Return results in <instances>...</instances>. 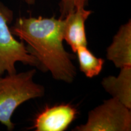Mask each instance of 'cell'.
<instances>
[{
    "mask_svg": "<svg viewBox=\"0 0 131 131\" xmlns=\"http://www.w3.org/2000/svg\"><path fill=\"white\" fill-rule=\"evenodd\" d=\"M63 19L55 17H20L10 29L27 44V50L37 59L39 69L50 72L55 80L72 83L76 77L73 55L63 44Z\"/></svg>",
    "mask_w": 131,
    "mask_h": 131,
    "instance_id": "cell-1",
    "label": "cell"
},
{
    "mask_svg": "<svg viewBox=\"0 0 131 131\" xmlns=\"http://www.w3.org/2000/svg\"><path fill=\"white\" fill-rule=\"evenodd\" d=\"M36 70L0 77V123L9 130L14 129L12 117L15 111L26 101L41 97L45 88L34 81Z\"/></svg>",
    "mask_w": 131,
    "mask_h": 131,
    "instance_id": "cell-2",
    "label": "cell"
},
{
    "mask_svg": "<svg viewBox=\"0 0 131 131\" xmlns=\"http://www.w3.org/2000/svg\"><path fill=\"white\" fill-rule=\"evenodd\" d=\"M12 18V12L0 3V77L5 73H16L17 62L39 69L38 62L29 53L24 42L16 40L11 32L9 24Z\"/></svg>",
    "mask_w": 131,
    "mask_h": 131,
    "instance_id": "cell-3",
    "label": "cell"
},
{
    "mask_svg": "<svg viewBox=\"0 0 131 131\" xmlns=\"http://www.w3.org/2000/svg\"><path fill=\"white\" fill-rule=\"evenodd\" d=\"M130 109L112 97L91 111L86 123L77 126V131H130Z\"/></svg>",
    "mask_w": 131,
    "mask_h": 131,
    "instance_id": "cell-4",
    "label": "cell"
},
{
    "mask_svg": "<svg viewBox=\"0 0 131 131\" xmlns=\"http://www.w3.org/2000/svg\"><path fill=\"white\" fill-rule=\"evenodd\" d=\"M77 115V110L69 104L47 107L36 117L31 127L37 131H63Z\"/></svg>",
    "mask_w": 131,
    "mask_h": 131,
    "instance_id": "cell-5",
    "label": "cell"
},
{
    "mask_svg": "<svg viewBox=\"0 0 131 131\" xmlns=\"http://www.w3.org/2000/svg\"><path fill=\"white\" fill-rule=\"evenodd\" d=\"M91 13V10H86L84 7H78L63 18V40H66L73 52H76L78 47L87 46L85 22Z\"/></svg>",
    "mask_w": 131,
    "mask_h": 131,
    "instance_id": "cell-6",
    "label": "cell"
},
{
    "mask_svg": "<svg viewBox=\"0 0 131 131\" xmlns=\"http://www.w3.org/2000/svg\"><path fill=\"white\" fill-rule=\"evenodd\" d=\"M106 57L118 68L131 67L130 20L119 27L107 49Z\"/></svg>",
    "mask_w": 131,
    "mask_h": 131,
    "instance_id": "cell-7",
    "label": "cell"
},
{
    "mask_svg": "<svg viewBox=\"0 0 131 131\" xmlns=\"http://www.w3.org/2000/svg\"><path fill=\"white\" fill-rule=\"evenodd\" d=\"M120 69L117 77L108 76L103 78L101 84L112 97L131 109V67Z\"/></svg>",
    "mask_w": 131,
    "mask_h": 131,
    "instance_id": "cell-8",
    "label": "cell"
},
{
    "mask_svg": "<svg viewBox=\"0 0 131 131\" xmlns=\"http://www.w3.org/2000/svg\"><path fill=\"white\" fill-rule=\"evenodd\" d=\"M76 53L80 69L87 77L92 78L100 73L104 63L103 59L96 57L87 46L78 47Z\"/></svg>",
    "mask_w": 131,
    "mask_h": 131,
    "instance_id": "cell-9",
    "label": "cell"
},
{
    "mask_svg": "<svg viewBox=\"0 0 131 131\" xmlns=\"http://www.w3.org/2000/svg\"><path fill=\"white\" fill-rule=\"evenodd\" d=\"M88 0H61L60 3L61 16L63 19L68 13L78 7H84L88 4Z\"/></svg>",
    "mask_w": 131,
    "mask_h": 131,
    "instance_id": "cell-10",
    "label": "cell"
},
{
    "mask_svg": "<svg viewBox=\"0 0 131 131\" xmlns=\"http://www.w3.org/2000/svg\"><path fill=\"white\" fill-rule=\"evenodd\" d=\"M36 0H26V2L27 4H28L29 5H32L34 4V3H35Z\"/></svg>",
    "mask_w": 131,
    "mask_h": 131,
    "instance_id": "cell-11",
    "label": "cell"
}]
</instances>
